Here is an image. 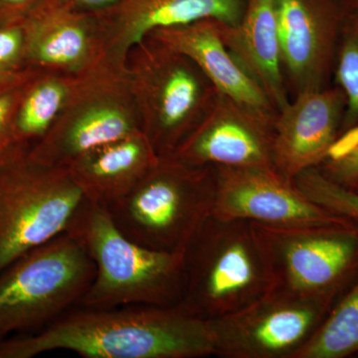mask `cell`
<instances>
[{
	"mask_svg": "<svg viewBox=\"0 0 358 358\" xmlns=\"http://www.w3.org/2000/svg\"><path fill=\"white\" fill-rule=\"evenodd\" d=\"M220 346L218 324L182 303L80 308L32 336L3 339L0 358H32L52 350L86 358H190Z\"/></svg>",
	"mask_w": 358,
	"mask_h": 358,
	"instance_id": "6da1fadb",
	"label": "cell"
},
{
	"mask_svg": "<svg viewBox=\"0 0 358 358\" xmlns=\"http://www.w3.org/2000/svg\"><path fill=\"white\" fill-rule=\"evenodd\" d=\"M88 252L95 277L78 307H169L185 296V250L160 251L129 239L105 207L85 201L68 230Z\"/></svg>",
	"mask_w": 358,
	"mask_h": 358,
	"instance_id": "7a4b0ae2",
	"label": "cell"
},
{
	"mask_svg": "<svg viewBox=\"0 0 358 358\" xmlns=\"http://www.w3.org/2000/svg\"><path fill=\"white\" fill-rule=\"evenodd\" d=\"M214 166L159 157L133 189L107 207L129 239L160 251H182L211 218Z\"/></svg>",
	"mask_w": 358,
	"mask_h": 358,
	"instance_id": "3957f363",
	"label": "cell"
},
{
	"mask_svg": "<svg viewBox=\"0 0 358 358\" xmlns=\"http://www.w3.org/2000/svg\"><path fill=\"white\" fill-rule=\"evenodd\" d=\"M141 129L159 157L173 155L215 103L219 91L199 66L145 37L126 62Z\"/></svg>",
	"mask_w": 358,
	"mask_h": 358,
	"instance_id": "277c9868",
	"label": "cell"
},
{
	"mask_svg": "<svg viewBox=\"0 0 358 358\" xmlns=\"http://www.w3.org/2000/svg\"><path fill=\"white\" fill-rule=\"evenodd\" d=\"M95 277L82 242L65 232L0 273V336L44 327L79 305Z\"/></svg>",
	"mask_w": 358,
	"mask_h": 358,
	"instance_id": "5b68a950",
	"label": "cell"
},
{
	"mask_svg": "<svg viewBox=\"0 0 358 358\" xmlns=\"http://www.w3.org/2000/svg\"><path fill=\"white\" fill-rule=\"evenodd\" d=\"M26 157L0 166V273L67 232L86 201L67 167L37 166Z\"/></svg>",
	"mask_w": 358,
	"mask_h": 358,
	"instance_id": "8992f818",
	"label": "cell"
},
{
	"mask_svg": "<svg viewBox=\"0 0 358 358\" xmlns=\"http://www.w3.org/2000/svg\"><path fill=\"white\" fill-rule=\"evenodd\" d=\"M141 131L126 67L109 59L91 71L43 138L30 148L28 162L66 167L80 155Z\"/></svg>",
	"mask_w": 358,
	"mask_h": 358,
	"instance_id": "52a82bcc",
	"label": "cell"
},
{
	"mask_svg": "<svg viewBox=\"0 0 358 358\" xmlns=\"http://www.w3.org/2000/svg\"><path fill=\"white\" fill-rule=\"evenodd\" d=\"M215 169L211 219L260 221L278 229L358 230L357 224L319 206L275 167Z\"/></svg>",
	"mask_w": 358,
	"mask_h": 358,
	"instance_id": "ba28073f",
	"label": "cell"
},
{
	"mask_svg": "<svg viewBox=\"0 0 358 358\" xmlns=\"http://www.w3.org/2000/svg\"><path fill=\"white\" fill-rule=\"evenodd\" d=\"M275 119L219 92L208 114L173 155L197 166H273Z\"/></svg>",
	"mask_w": 358,
	"mask_h": 358,
	"instance_id": "9c48e42d",
	"label": "cell"
},
{
	"mask_svg": "<svg viewBox=\"0 0 358 358\" xmlns=\"http://www.w3.org/2000/svg\"><path fill=\"white\" fill-rule=\"evenodd\" d=\"M282 68L296 93L326 88L338 51L345 0H275Z\"/></svg>",
	"mask_w": 358,
	"mask_h": 358,
	"instance_id": "30bf717a",
	"label": "cell"
},
{
	"mask_svg": "<svg viewBox=\"0 0 358 358\" xmlns=\"http://www.w3.org/2000/svg\"><path fill=\"white\" fill-rule=\"evenodd\" d=\"M26 65L45 72L83 74L107 57V34L98 13L48 1L24 22Z\"/></svg>",
	"mask_w": 358,
	"mask_h": 358,
	"instance_id": "8fae6325",
	"label": "cell"
},
{
	"mask_svg": "<svg viewBox=\"0 0 358 358\" xmlns=\"http://www.w3.org/2000/svg\"><path fill=\"white\" fill-rule=\"evenodd\" d=\"M345 109V95L339 88L296 93L275 115L273 166L294 180L322 164L338 138Z\"/></svg>",
	"mask_w": 358,
	"mask_h": 358,
	"instance_id": "7c38bea8",
	"label": "cell"
},
{
	"mask_svg": "<svg viewBox=\"0 0 358 358\" xmlns=\"http://www.w3.org/2000/svg\"><path fill=\"white\" fill-rule=\"evenodd\" d=\"M247 0H122L113 8L99 13L107 34V57L126 67L134 45L157 28L216 20L236 25Z\"/></svg>",
	"mask_w": 358,
	"mask_h": 358,
	"instance_id": "4fadbf2b",
	"label": "cell"
},
{
	"mask_svg": "<svg viewBox=\"0 0 358 358\" xmlns=\"http://www.w3.org/2000/svg\"><path fill=\"white\" fill-rule=\"evenodd\" d=\"M286 275L294 291L329 294L358 268V230L278 229Z\"/></svg>",
	"mask_w": 358,
	"mask_h": 358,
	"instance_id": "5bb4252c",
	"label": "cell"
},
{
	"mask_svg": "<svg viewBox=\"0 0 358 358\" xmlns=\"http://www.w3.org/2000/svg\"><path fill=\"white\" fill-rule=\"evenodd\" d=\"M219 24L220 21L216 20L195 21L157 28L145 37L192 59L224 95L260 112L277 115V110L263 90L226 47Z\"/></svg>",
	"mask_w": 358,
	"mask_h": 358,
	"instance_id": "9a60e30c",
	"label": "cell"
},
{
	"mask_svg": "<svg viewBox=\"0 0 358 358\" xmlns=\"http://www.w3.org/2000/svg\"><path fill=\"white\" fill-rule=\"evenodd\" d=\"M159 159L138 131L85 152L66 167L85 199L107 208L128 194Z\"/></svg>",
	"mask_w": 358,
	"mask_h": 358,
	"instance_id": "2e32d148",
	"label": "cell"
},
{
	"mask_svg": "<svg viewBox=\"0 0 358 358\" xmlns=\"http://www.w3.org/2000/svg\"><path fill=\"white\" fill-rule=\"evenodd\" d=\"M219 27L233 57L279 112L289 100L282 75L275 0H247L243 15L236 25L220 21Z\"/></svg>",
	"mask_w": 358,
	"mask_h": 358,
	"instance_id": "e0dca14e",
	"label": "cell"
},
{
	"mask_svg": "<svg viewBox=\"0 0 358 358\" xmlns=\"http://www.w3.org/2000/svg\"><path fill=\"white\" fill-rule=\"evenodd\" d=\"M92 70L78 75L42 71L26 85L13 121L14 140L21 150L28 154L50 131Z\"/></svg>",
	"mask_w": 358,
	"mask_h": 358,
	"instance_id": "ac0fdd59",
	"label": "cell"
},
{
	"mask_svg": "<svg viewBox=\"0 0 358 358\" xmlns=\"http://www.w3.org/2000/svg\"><path fill=\"white\" fill-rule=\"evenodd\" d=\"M308 305H284L266 310L245 331V345L259 355H277L298 345L315 320Z\"/></svg>",
	"mask_w": 358,
	"mask_h": 358,
	"instance_id": "d6986e66",
	"label": "cell"
},
{
	"mask_svg": "<svg viewBox=\"0 0 358 358\" xmlns=\"http://www.w3.org/2000/svg\"><path fill=\"white\" fill-rule=\"evenodd\" d=\"M355 352H358V280L296 355L303 358H341Z\"/></svg>",
	"mask_w": 358,
	"mask_h": 358,
	"instance_id": "ffe728a7",
	"label": "cell"
},
{
	"mask_svg": "<svg viewBox=\"0 0 358 358\" xmlns=\"http://www.w3.org/2000/svg\"><path fill=\"white\" fill-rule=\"evenodd\" d=\"M345 2L334 66L336 84L345 98L343 117L345 131L358 124V7Z\"/></svg>",
	"mask_w": 358,
	"mask_h": 358,
	"instance_id": "44dd1931",
	"label": "cell"
},
{
	"mask_svg": "<svg viewBox=\"0 0 358 358\" xmlns=\"http://www.w3.org/2000/svg\"><path fill=\"white\" fill-rule=\"evenodd\" d=\"M307 199L326 210L358 225V192L327 178L317 167L307 169L294 179Z\"/></svg>",
	"mask_w": 358,
	"mask_h": 358,
	"instance_id": "7402d4cb",
	"label": "cell"
},
{
	"mask_svg": "<svg viewBox=\"0 0 358 358\" xmlns=\"http://www.w3.org/2000/svg\"><path fill=\"white\" fill-rule=\"evenodd\" d=\"M322 173L339 185L353 187L358 182V124L336 138L322 162Z\"/></svg>",
	"mask_w": 358,
	"mask_h": 358,
	"instance_id": "603a6c76",
	"label": "cell"
},
{
	"mask_svg": "<svg viewBox=\"0 0 358 358\" xmlns=\"http://www.w3.org/2000/svg\"><path fill=\"white\" fill-rule=\"evenodd\" d=\"M29 82L0 92V166L27 155V152L21 150L14 140L13 121L26 85Z\"/></svg>",
	"mask_w": 358,
	"mask_h": 358,
	"instance_id": "cb8c5ba5",
	"label": "cell"
},
{
	"mask_svg": "<svg viewBox=\"0 0 358 358\" xmlns=\"http://www.w3.org/2000/svg\"><path fill=\"white\" fill-rule=\"evenodd\" d=\"M24 22L0 27V73L27 69Z\"/></svg>",
	"mask_w": 358,
	"mask_h": 358,
	"instance_id": "d4e9b609",
	"label": "cell"
},
{
	"mask_svg": "<svg viewBox=\"0 0 358 358\" xmlns=\"http://www.w3.org/2000/svg\"><path fill=\"white\" fill-rule=\"evenodd\" d=\"M50 0H0V27L25 22Z\"/></svg>",
	"mask_w": 358,
	"mask_h": 358,
	"instance_id": "484cf974",
	"label": "cell"
},
{
	"mask_svg": "<svg viewBox=\"0 0 358 358\" xmlns=\"http://www.w3.org/2000/svg\"><path fill=\"white\" fill-rule=\"evenodd\" d=\"M59 6L82 13H99L113 8L122 0H51Z\"/></svg>",
	"mask_w": 358,
	"mask_h": 358,
	"instance_id": "4316f807",
	"label": "cell"
},
{
	"mask_svg": "<svg viewBox=\"0 0 358 358\" xmlns=\"http://www.w3.org/2000/svg\"><path fill=\"white\" fill-rule=\"evenodd\" d=\"M40 72L42 71L27 68V69L17 71V72L0 73V92L26 84L33 78L37 76Z\"/></svg>",
	"mask_w": 358,
	"mask_h": 358,
	"instance_id": "83f0119b",
	"label": "cell"
},
{
	"mask_svg": "<svg viewBox=\"0 0 358 358\" xmlns=\"http://www.w3.org/2000/svg\"><path fill=\"white\" fill-rule=\"evenodd\" d=\"M348 3L352 4V6L358 7V0H346Z\"/></svg>",
	"mask_w": 358,
	"mask_h": 358,
	"instance_id": "f1b7e54d",
	"label": "cell"
},
{
	"mask_svg": "<svg viewBox=\"0 0 358 358\" xmlns=\"http://www.w3.org/2000/svg\"><path fill=\"white\" fill-rule=\"evenodd\" d=\"M353 189L355 190H357V192H358V182L357 183V185H355V186H353Z\"/></svg>",
	"mask_w": 358,
	"mask_h": 358,
	"instance_id": "f546056e",
	"label": "cell"
},
{
	"mask_svg": "<svg viewBox=\"0 0 358 358\" xmlns=\"http://www.w3.org/2000/svg\"><path fill=\"white\" fill-rule=\"evenodd\" d=\"M3 336H0V343H1L2 341H3Z\"/></svg>",
	"mask_w": 358,
	"mask_h": 358,
	"instance_id": "4dcf8cb0",
	"label": "cell"
}]
</instances>
